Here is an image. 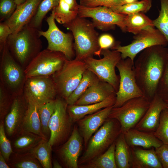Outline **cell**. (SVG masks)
<instances>
[{
	"mask_svg": "<svg viewBox=\"0 0 168 168\" xmlns=\"http://www.w3.org/2000/svg\"><path fill=\"white\" fill-rule=\"evenodd\" d=\"M142 52L134 62V70L138 87L151 101L156 93L164 70L168 48L155 45Z\"/></svg>",
	"mask_w": 168,
	"mask_h": 168,
	"instance_id": "obj_1",
	"label": "cell"
},
{
	"mask_svg": "<svg viewBox=\"0 0 168 168\" xmlns=\"http://www.w3.org/2000/svg\"><path fill=\"white\" fill-rule=\"evenodd\" d=\"M39 30L26 25L7 39V44L11 54L24 69L41 51Z\"/></svg>",
	"mask_w": 168,
	"mask_h": 168,
	"instance_id": "obj_2",
	"label": "cell"
},
{
	"mask_svg": "<svg viewBox=\"0 0 168 168\" xmlns=\"http://www.w3.org/2000/svg\"><path fill=\"white\" fill-rule=\"evenodd\" d=\"M63 26L72 32L74 40L75 58L84 61L88 58L93 57L98 51L99 35L92 22L78 16Z\"/></svg>",
	"mask_w": 168,
	"mask_h": 168,
	"instance_id": "obj_3",
	"label": "cell"
},
{
	"mask_svg": "<svg viewBox=\"0 0 168 168\" xmlns=\"http://www.w3.org/2000/svg\"><path fill=\"white\" fill-rule=\"evenodd\" d=\"M121 133L119 122L115 119L108 118L90 138L84 152L79 158L78 165L104 153Z\"/></svg>",
	"mask_w": 168,
	"mask_h": 168,
	"instance_id": "obj_4",
	"label": "cell"
},
{
	"mask_svg": "<svg viewBox=\"0 0 168 168\" xmlns=\"http://www.w3.org/2000/svg\"><path fill=\"white\" fill-rule=\"evenodd\" d=\"M0 53V82L14 97L22 94L27 78L24 69L12 57L7 43Z\"/></svg>",
	"mask_w": 168,
	"mask_h": 168,
	"instance_id": "obj_5",
	"label": "cell"
},
{
	"mask_svg": "<svg viewBox=\"0 0 168 168\" xmlns=\"http://www.w3.org/2000/svg\"><path fill=\"white\" fill-rule=\"evenodd\" d=\"M87 69L84 61L66 59L61 68L52 75L58 96L66 100L76 89Z\"/></svg>",
	"mask_w": 168,
	"mask_h": 168,
	"instance_id": "obj_6",
	"label": "cell"
},
{
	"mask_svg": "<svg viewBox=\"0 0 168 168\" xmlns=\"http://www.w3.org/2000/svg\"><path fill=\"white\" fill-rule=\"evenodd\" d=\"M167 41L164 35L154 26H149L133 36V40L129 44L121 46L114 44L111 48L120 53L122 59L130 58L134 62L136 55L145 49L155 45L166 47Z\"/></svg>",
	"mask_w": 168,
	"mask_h": 168,
	"instance_id": "obj_7",
	"label": "cell"
},
{
	"mask_svg": "<svg viewBox=\"0 0 168 168\" xmlns=\"http://www.w3.org/2000/svg\"><path fill=\"white\" fill-rule=\"evenodd\" d=\"M150 102L144 96L132 98L120 107H113L108 118L117 120L122 133H124L134 128L147 110Z\"/></svg>",
	"mask_w": 168,
	"mask_h": 168,
	"instance_id": "obj_8",
	"label": "cell"
},
{
	"mask_svg": "<svg viewBox=\"0 0 168 168\" xmlns=\"http://www.w3.org/2000/svg\"><path fill=\"white\" fill-rule=\"evenodd\" d=\"M103 57L96 59L90 57L84 60L87 69L93 72L100 80L112 85L117 92L119 88V79L116 75L115 68L122 58L120 53L109 49L101 51Z\"/></svg>",
	"mask_w": 168,
	"mask_h": 168,
	"instance_id": "obj_9",
	"label": "cell"
},
{
	"mask_svg": "<svg viewBox=\"0 0 168 168\" xmlns=\"http://www.w3.org/2000/svg\"><path fill=\"white\" fill-rule=\"evenodd\" d=\"M68 105L64 99L57 96L54 111L48 124L50 133L48 142L52 147L64 143L72 132L74 123L67 112Z\"/></svg>",
	"mask_w": 168,
	"mask_h": 168,
	"instance_id": "obj_10",
	"label": "cell"
},
{
	"mask_svg": "<svg viewBox=\"0 0 168 168\" xmlns=\"http://www.w3.org/2000/svg\"><path fill=\"white\" fill-rule=\"evenodd\" d=\"M134 64V62L127 58H121L116 66L119 74V84L113 107H120L132 98L144 96L136 82Z\"/></svg>",
	"mask_w": 168,
	"mask_h": 168,
	"instance_id": "obj_11",
	"label": "cell"
},
{
	"mask_svg": "<svg viewBox=\"0 0 168 168\" xmlns=\"http://www.w3.org/2000/svg\"><path fill=\"white\" fill-rule=\"evenodd\" d=\"M22 93L28 101L33 102L37 106L54 100L58 96L52 76L27 78Z\"/></svg>",
	"mask_w": 168,
	"mask_h": 168,
	"instance_id": "obj_12",
	"label": "cell"
},
{
	"mask_svg": "<svg viewBox=\"0 0 168 168\" xmlns=\"http://www.w3.org/2000/svg\"><path fill=\"white\" fill-rule=\"evenodd\" d=\"M67 59L62 53L47 49L41 50L24 69L26 78L52 76Z\"/></svg>",
	"mask_w": 168,
	"mask_h": 168,
	"instance_id": "obj_13",
	"label": "cell"
},
{
	"mask_svg": "<svg viewBox=\"0 0 168 168\" xmlns=\"http://www.w3.org/2000/svg\"><path fill=\"white\" fill-rule=\"evenodd\" d=\"M126 15L105 6L89 7L79 6L78 16L81 17L92 18V22L95 28L103 31L113 29L116 25L126 32L124 23Z\"/></svg>",
	"mask_w": 168,
	"mask_h": 168,
	"instance_id": "obj_14",
	"label": "cell"
},
{
	"mask_svg": "<svg viewBox=\"0 0 168 168\" xmlns=\"http://www.w3.org/2000/svg\"><path fill=\"white\" fill-rule=\"evenodd\" d=\"M46 21L48 26L47 30L45 31L39 30L40 37H45L48 42L47 49L51 50L62 53L67 59H73L75 56L73 50L72 34L65 33L57 27L55 22L54 11L52 10L50 16Z\"/></svg>",
	"mask_w": 168,
	"mask_h": 168,
	"instance_id": "obj_15",
	"label": "cell"
},
{
	"mask_svg": "<svg viewBox=\"0 0 168 168\" xmlns=\"http://www.w3.org/2000/svg\"><path fill=\"white\" fill-rule=\"evenodd\" d=\"M83 145V138L76 124L68 139L58 151L61 160L66 167L78 168L79 157Z\"/></svg>",
	"mask_w": 168,
	"mask_h": 168,
	"instance_id": "obj_16",
	"label": "cell"
},
{
	"mask_svg": "<svg viewBox=\"0 0 168 168\" xmlns=\"http://www.w3.org/2000/svg\"><path fill=\"white\" fill-rule=\"evenodd\" d=\"M42 0H26L22 3L17 5L12 16L4 21L10 28L12 34H16L29 24Z\"/></svg>",
	"mask_w": 168,
	"mask_h": 168,
	"instance_id": "obj_17",
	"label": "cell"
},
{
	"mask_svg": "<svg viewBox=\"0 0 168 168\" xmlns=\"http://www.w3.org/2000/svg\"><path fill=\"white\" fill-rule=\"evenodd\" d=\"M113 106L108 107L87 115L76 122L83 138L85 148L91 136L108 118Z\"/></svg>",
	"mask_w": 168,
	"mask_h": 168,
	"instance_id": "obj_18",
	"label": "cell"
},
{
	"mask_svg": "<svg viewBox=\"0 0 168 168\" xmlns=\"http://www.w3.org/2000/svg\"><path fill=\"white\" fill-rule=\"evenodd\" d=\"M167 106L163 99L156 94L151 101L145 113L134 128L142 131L154 132L158 126L161 113Z\"/></svg>",
	"mask_w": 168,
	"mask_h": 168,
	"instance_id": "obj_19",
	"label": "cell"
},
{
	"mask_svg": "<svg viewBox=\"0 0 168 168\" xmlns=\"http://www.w3.org/2000/svg\"><path fill=\"white\" fill-rule=\"evenodd\" d=\"M28 101L23 93L13 97L10 110L5 116V125L8 136L21 127L26 111Z\"/></svg>",
	"mask_w": 168,
	"mask_h": 168,
	"instance_id": "obj_20",
	"label": "cell"
},
{
	"mask_svg": "<svg viewBox=\"0 0 168 168\" xmlns=\"http://www.w3.org/2000/svg\"><path fill=\"white\" fill-rule=\"evenodd\" d=\"M116 92L112 85L98 78L87 89L74 105H82L100 102Z\"/></svg>",
	"mask_w": 168,
	"mask_h": 168,
	"instance_id": "obj_21",
	"label": "cell"
},
{
	"mask_svg": "<svg viewBox=\"0 0 168 168\" xmlns=\"http://www.w3.org/2000/svg\"><path fill=\"white\" fill-rule=\"evenodd\" d=\"M131 168H162L156 155L155 149H144L135 147H130Z\"/></svg>",
	"mask_w": 168,
	"mask_h": 168,
	"instance_id": "obj_22",
	"label": "cell"
},
{
	"mask_svg": "<svg viewBox=\"0 0 168 168\" xmlns=\"http://www.w3.org/2000/svg\"><path fill=\"white\" fill-rule=\"evenodd\" d=\"M116 99V93L104 100L98 103L82 105H68L67 110L72 121L74 123L85 116L93 114L105 108L113 106Z\"/></svg>",
	"mask_w": 168,
	"mask_h": 168,
	"instance_id": "obj_23",
	"label": "cell"
},
{
	"mask_svg": "<svg viewBox=\"0 0 168 168\" xmlns=\"http://www.w3.org/2000/svg\"><path fill=\"white\" fill-rule=\"evenodd\" d=\"M126 142L130 147L139 146L147 148L158 147L162 142L153 132L140 131L133 128L123 133Z\"/></svg>",
	"mask_w": 168,
	"mask_h": 168,
	"instance_id": "obj_24",
	"label": "cell"
},
{
	"mask_svg": "<svg viewBox=\"0 0 168 168\" xmlns=\"http://www.w3.org/2000/svg\"><path fill=\"white\" fill-rule=\"evenodd\" d=\"M79 6L76 0H59L53 9L55 20L63 25L69 23L78 16Z\"/></svg>",
	"mask_w": 168,
	"mask_h": 168,
	"instance_id": "obj_25",
	"label": "cell"
},
{
	"mask_svg": "<svg viewBox=\"0 0 168 168\" xmlns=\"http://www.w3.org/2000/svg\"><path fill=\"white\" fill-rule=\"evenodd\" d=\"M37 107L34 103L28 101L27 108L21 128L23 130L32 133L45 138L41 129Z\"/></svg>",
	"mask_w": 168,
	"mask_h": 168,
	"instance_id": "obj_26",
	"label": "cell"
},
{
	"mask_svg": "<svg viewBox=\"0 0 168 168\" xmlns=\"http://www.w3.org/2000/svg\"><path fill=\"white\" fill-rule=\"evenodd\" d=\"M115 141L104 153L85 163L79 165L78 168H117L114 155Z\"/></svg>",
	"mask_w": 168,
	"mask_h": 168,
	"instance_id": "obj_27",
	"label": "cell"
},
{
	"mask_svg": "<svg viewBox=\"0 0 168 168\" xmlns=\"http://www.w3.org/2000/svg\"><path fill=\"white\" fill-rule=\"evenodd\" d=\"M115 158L117 168H131L130 148L123 133H121L115 141Z\"/></svg>",
	"mask_w": 168,
	"mask_h": 168,
	"instance_id": "obj_28",
	"label": "cell"
},
{
	"mask_svg": "<svg viewBox=\"0 0 168 168\" xmlns=\"http://www.w3.org/2000/svg\"><path fill=\"white\" fill-rule=\"evenodd\" d=\"M124 23L126 32L134 35L149 26H154L153 21L142 12L126 15Z\"/></svg>",
	"mask_w": 168,
	"mask_h": 168,
	"instance_id": "obj_29",
	"label": "cell"
},
{
	"mask_svg": "<svg viewBox=\"0 0 168 168\" xmlns=\"http://www.w3.org/2000/svg\"><path fill=\"white\" fill-rule=\"evenodd\" d=\"M98 78L91 71L87 69L76 89L66 99L68 105H74L87 89Z\"/></svg>",
	"mask_w": 168,
	"mask_h": 168,
	"instance_id": "obj_30",
	"label": "cell"
},
{
	"mask_svg": "<svg viewBox=\"0 0 168 168\" xmlns=\"http://www.w3.org/2000/svg\"><path fill=\"white\" fill-rule=\"evenodd\" d=\"M44 139L45 138L40 136L23 130L22 133L15 141L14 146L19 151H30Z\"/></svg>",
	"mask_w": 168,
	"mask_h": 168,
	"instance_id": "obj_31",
	"label": "cell"
},
{
	"mask_svg": "<svg viewBox=\"0 0 168 168\" xmlns=\"http://www.w3.org/2000/svg\"><path fill=\"white\" fill-rule=\"evenodd\" d=\"M52 147L45 139L43 140L30 151L44 168L52 167L51 159Z\"/></svg>",
	"mask_w": 168,
	"mask_h": 168,
	"instance_id": "obj_32",
	"label": "cell"
},
{
	"mask_svg": "<svg viewBox=\"0 0 168 168\" xmlns=\"http://www.w3.org/2000/svg\"><path fill=\"white\" fill-rule=\"evenodd\" d=\"M59 0H43L35 15L27 25L41 30L43 20L49 11L58 5Z\"/></svg>",
	"mask_w": 168,
	"mask_h": 168,
	"instance_id": "obj_33",
	"label": "cell"
},
{
	"mask_svg": "<svg viewBox=\"0 0 168 168\" xmlns=\"http://www.w3.org/2000/svg\"><path fill=\"white\" fill-rule=\"evenodd\" d=\"M152 6L151 0H142L110 9L118 13L127 15L139 12L146 13L149 10Z\"/></svg>",
	"mask_w": 168,
	"mask_h": 168,
	"instance_id": "obj_34",
	"label": "cell"
},
{
	"mask_svg": "<svg viewBox=\"0 0 168 168\" xmlns=\"http://www.w3.org/2000/svg\"><path fill=\"white\" fill-rule=\"evenodd\" d=\"M55 105V99L44 105L38 106V112L43 134H48L50 132L48 124L54 112Z\"/></svg>",
	"mask_w": 168,
	"mask_h": 168,
	"instance_id": "obj_35",
	"label": "cell"
},
{
	"mask_svg": "<svg viewBox=\"0 0 168 168\" xmlns=\"http://www.w3.org/2000/svg\"><path fill=\"white\" fill-rule=\"evenodd\" d=\"M160 0L161 8L159 15L153 21V23L164 35L168 43V0Z\"/></svg>",
	"mask_w": 168,
	"mask_h": 168,
	"instance_id": "obj_36",
	"label": "cell"
},
{
	"mask_svg": "<svg viewBox=\"0 0 168 168\" xmlns=\"http://www.w3.org/2000/svg\"><path fill=\"white\" fill-rule=\"evenodd\" d=\"M153 133L163 144L168 145V110L166 108L162 111L158 126Z\"/></svg>",
	"mask_w": 168,
	"mask_h": 168,
	"instance_id": "obj_37",
	"label": "cell"
},
{
	"mask_svg": "<svg viewBox=\"0 0 168 168\" xmlns=\"http://www.w3.org/2000/svg\"><path fill=\"white\" fill-rule=\"evenodd\" d=\"M14 96L5 86L0 82V117L4 118L9 112Z\"/></svg>",
	"mask_w": 168,
	"mask_h": 168,
	"instance_id": "obj_38",
	"label": "cell"
},
{
	"mask_svg": "<svg viewBox=\"0 0 168 168\" xmlns=\"http://www.w3.org/2000/svg\"><path fill=\"white\" fill-rule=\"evenodd\" d=\"M80 5L89 7L105 6L112 8L126 4L124 0H80Z\"/></svg>",
	"mask_w": 168,
	"mask_h": 168,
	"instance_id": "obj_39",
	"label": "cell"
},
{
	"mask_svg": "<svg viewBox=\"0 0 168 168\" xmlns=\"http://www.w3.org/2000/svg\"><path fill=\"white\" fill-rule=\"evenodd\" d=\"M156 94L168 105V55L164 70L159 83Z\"/></svg>",
	"mask_w": 168,
	"mask_h": 168,
	"instance_id": "obj_40",
	"label": "cell"
},
{
	"mask_svg": "<svg viewBox=\"0 0 168 168\" xmlns=\"http://www.w3.org/2000/svg\"><path fill=\"white\" fill-rule=\"evenodd\" d=\"M17 5L14 0H0V21L9 19L16 10Z\"/></svg>",
	"mask_w": 168,
	"mask_h": 168,
	"instance_id": "obj_41",
	"label": "cell"
},
{
	"mask_svg": "<svg viewBox=\"0 0 168 168\" xmlns=\"http://www.w3.org/2000/svg\"><path fill=\"white\" fill-rule=\"evenodd\" d=\"M0 152L6 160L8 161L13 151L10 142L6 137L2 121L0 125Z\"/></svg>",
	"mask_w": 168,
	"mask_h": 168,
	"instance_id": "obj_42",
	"label": "cell"
},
{
	"mask_svg": "<svg viewBox=\"0 0 168 168\" xmlns=\"http://www.w3.org/2000/svg\"><path fill=\"white\" fill-rule=\"evenodd\" d=\"M38 160L30 152L29 156H24L14 164L16 168H40L41 165Z\"/></svg>",
	"mask_w": 168,
	"mask_h": 168,
	"instance_id": "obj_43",
	"label": "cell"
},
{
	"mask_svg": "<svg viewBox=\"0 0 168 168\" xmlns=\"http://www.w3.org/2000/svg\"><path fill=\"white\" fill-rule=\"evenodd\" d=\"M98 42L99 49L95 55L99 56H100L102 50L111 48L114 44L113 37L108 34H105L101 35L99 37Z\"/></svg>",
	"mask_w": 168,
	"mask_h": 168,
	"instance_id": "obj_44",
	"label": "cell"
},
{
	"mask_svg": "<svg viewBox=\"0 0 168 168\" xmlns=\"http://www.w3.org/2000/svg\"><path fill=\"white\" fill-rule=\"evenodd\" d=\"M155 149L162 168H168V145L163 144Z\"/></svg>",
	"mask_w": 168,
	"mask_h": 168,
	"instance_id": "obj_45",
	"label": "cell"
},
{
	"mask_svg": "<svg viewBox=\"0 0 168 168\" xmlns=\"http://www.w3.org/2000/svg\"><path fill=\"white\" fill-rule=\"evenodd\" d=\"M12 34L9 26L4 21L0 22V50L6 44L7 39Z\"/></svg>",
	"mask_w": 168,
	"mask_h": 168,
	"instance_id": "obj_46",
	"label": "cell"
},
{
	"mask_svg": "<svg viewBox=\"0 0 168 168\" xmlns=\"http://www.w3.org/2000/svg\"><path fill=\"white\" fill-rule=\"evenodd\" d=\"M6 160L3 155L0 153V168H9L10 167L7 164L6 162Z\"/></svg>",
	"mask_w": 168,
	"mask_h": 168,
	"instance_id": "obj_47",
	"label": "cell"
},
{
	"mask_svg": "<svg viewBox=\"0 0 168 168\" xmlns=\"http://www.w3.org/2000/svg\"><path fill=\"white\" fill-rule=\"evenodd\" d=\"M53 167L54 168H62V166L56 160H54L53 162Z\"/></svg>",
	"mask_w": 168,
	"mask_h": 168,
	"instance_id": "obj_48",
	"label": "cell"
},
{
	"mask_svg": "<svg viewBox=\"0 0 168 168\" xmlns=\"http://www.w3.org/2000/svg\"><path fill=\"white\" fill-rule=\"evenodd\" d=\"M17 5H19L23 3L26 0H14Z\"/></svg>",
	"mask_w": 168,
	"mask_h": 168,
	"instance_id": "obj_49",
	"label": "cell"
},
{
	"mask_svg": "<svg viewBox=\"0 0 168 168\" xmlns=\"http://www.w3.org/2000/svg\"><path fill=\"white\" fill-rule=\"evenodd\" d=\"M126 3H130L137 1V0H124Z\"/></svg>",
	"mask_w": 168,
	"mask_h": 168,
	"instance_id": "obj_50",
	"label": "cell"
},
{
	"mask_svg": "<svg viewBox=\"0 0 168 168\" xmlns=\"http://www.w3.org/2000/svg\"><path fill=\"white\" fill-rule=\"evenodd\" d=\"M166 108L168 110V105H167V106H166Z\"/></svg>",
	"mask_w": 168,
	"mask_h": 168,
	"instance_id": "obj_51",
	"label": "cell"
}]
</instances>
